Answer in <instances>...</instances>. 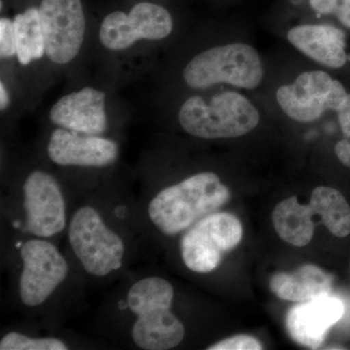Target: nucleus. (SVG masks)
Segmentation results:
<instances>
[{
    "mask_svg": "<svg viewBox=\"0 0 350 350\" xmlns=\"http://www.w3.org/2000/svg\"><path fill=\"white\" fill-rule=\"evenodd\" d=\"M230 198L217 174L202 172L161 191L149 204V217L163 234L174 236L215 213Z\"/></svg>",
    "mask_w": 350,
    "mask_h": 350,
    "instance_id": "nucleus-1",
    "label": "nucleus"
},
{
    "mask_svg": "<svg viewBox=\"0 0 350 350\" xmlns=\"http://www.w3.org/2000/svg\"><path fill=\"white\" fill-rule=\"evenodd\" d=\"M174 295L172 284L158 276L144 278L131 287L128 305L137 317L131 336L140 349H172L183 340V324L170 312Z\"/></svg>",
    "mask_w": 350,
    "mask_h": 350,
    "instance_id": "nucleus-2",
    "label": "nucleus"
},
{
    "mask_svg": "<svg viewBox=\"0 0 350 350\" xmlns=\"http://www.w3.org/2000/svg\"><path fill=\"white\" fill-rule=\"evenodd\" d=\"M178 119L189 135L218 139L247 135L259 124L260 113L243 94L223 92L208 100L191 96L181 105Z\"/></svg>",
    "mask_w": 350,
    "mask_h": 350,
    "instance_id": "nucleus-3",
    "label": "nucleus"
},
{
    "mask_svg": "<svg viewBox=\"0 0 350 350\" xmlns=\"http://www.w3.org/2000/svg\"><path fill=\"white\" fill-rule=\"evenodd\" d=\"M183 77L192 89L229 84L252 90L261 84L264 68L252 46L232 43L211 48L193 57L184 68Z\"/></svg>",
    "mask_w": 350,
    "mask_h": 350,
    "instance_id": "nucleus-4",
    "label": "nucleus"
},
{
    "mask_svg": "<svg viewBox=\"0 0 350 350\" xmlns=\"http://www.w3.org/2000/svg\"><path fill=\"white\" fill-rule=\"evenodd\" d=\"M69 243L87 273L105 276L122 267L123 241L91 206L78 209L68 230Z\"/></svg>",
    "mask_w": 350,
    "mask_h": 350,
    "instance_id": "nucleus-5",
    "label": "nucleus"
},
{
    "mask_svg": "<svg viewBox=\"0 0 350 350\" xmlns=\"http://www.w3.org/2000/svg\"><path fill=\"white\" fill-rule=\"evenodd\" d=\"M243 234V225L234 214H209L193 225L182 238L184 264L195 273H211L220 265L224 253L239 245Z\"/></svg>",
    "mask_w": 350,
    "mask_h": 350,
    "instance_id": "nucleus-6",
    "label": "nucleus"
},
{
    "mask_svg": "<svg viewBox=\"0 0 350 350\" xmlns=\"http://www.w3.org/2000/svg\"><path fill=\"white\" fill-rule=\"evenodd\" d=\"M174 22L167 9L150 2H140L131 12L110 13L100 29V42L107 49L122 51L140 40H160L169 36Z\"/></svg>",
    "mask_w": 350,
    "mask_h": 350,
    "instance_id": "nucleus-7",
    "label": "nucleus"
},
{
    "mask_svg": "<svg viewBox=\"0 0 350 350\" xmlns=\"http://www.w3.org/2000/svg\"><path fill=\"white\" fill-rule=\"evenodd\" d=\"M38 9L46 56L55 64L72 61L81 49L86 29L81 0H42Z\"/></svg>",
    "mask_w": 350,
    "mask_h": 350,
    "instance_id": "nucleus-8",
    "label": "nucleus"
},
{
    "mask_svg": "<svg viewBox=\"0 0 350 350\" xmlns=\"http://www.w3.org/2000/svg\"><path fill=\"white\" fill-rule=\"evenodd\" d=\"M24 269L20 278V297L25 306L43 304L66 280L68 262L54 244L31 239L22 246Z\"/></svg>",
    "mask_w": 350,
    "mask_h": 350,
    "instance_id": "nucleus-9",
    "label": "nucleus"
},
{
    "mask_svg": "<svg viewBox=\"0 0 350 350\" xmlns=\"http://www.w3.org/2000/svg\"><path fill=\"white\" fill-rule=\"evenodd\" d=\"M24 192L25 231L41 238H50L63 231L66 204L54 177L36 170L27 177Z\"/></svg>",
    "mask_w": 350,
    "mask_h": 350,
    "instance_id": "nucleus-10",
    "label": "nucleus"
},
{
    "mask_svg": "<svg viewBox=\"0 0 350 350\" xmlns=\"http://www.w3.org/2000/svg\"><path fill=\"white\" fill-rule=\"evenodd\" d=\"M333 80L324 71H306L293 84L278 88L276 100L290 118L300 123H312L329 110Z\"/></svg>",
    "mask_w": 350,
    "mask_h": 350,
    "instance_id": "nucleus-11",
    "label": "nucleus"
},
{
    "mask_svg": "<svg viewBox=\"0 0 350 350\" xmlns=\"http://www.w3.org/2000/svg\"><path fill=\"white\" fill-rule=\"evenodd\" d=\"M118 152L113 140L64 128L53 131L48 144L51 161L59 165L107 167L116 161Z\"/></svg>",
    "mask_w": 350,
    "mask_h": 350,
    "instance_id": "nucleus-12",
    "label": "nucleus"
},
{
    "mask_svg": "<svg viewBox=\"0 0 350 350\" xmlns=\"http://www.w3.org/2000/svg\"><path fill=\"white\" fill-rule=\"evenodd\" d=\"M344 305L327 295L292 306L286 315V328L292 340L303 347L319 349L332 326L344 314Z\"/></svg>",
    "mask_w": 350,
    "mask_h": 350,
    "instance_id": "nucleus-13",
    "label": "nucleus"
},
{
    "mask_svg": "<svg viewBox=\"0 0 350 350\" xmlns=\"http://www.w3.org/2000/svg\"><path fill=\"white\" fill-rule=\"evenodd\" d=\"M50 120L66 130L103 135L107 126L105 94L94 88H84L66 94L51 108Z\"/></svg>",
    "mask_w": 350,
    "mask_h": 350,
    "instance_id": "nucleus-14",
    "label": "nucleus"
},
{
    "mask_svg": "<svg viewBox=\"0 0 350 350\" xmlns=\"http://www.w3.org/2000/svg\"><path fill=\"white\" fill-rule=\"evenodd\" d=\"M287 39L297 50L322 66L340 68L347 61L345 34L328 25H301L290 29Z\"/></svg>",
    "mask_w": 350,
    "mask_h": 350,
    "instance_id": "nucleus-15",
    "label": "nucleus"
},
{
    "mask_svg": "<svg viewBox=\"0 0 350 350\" xmlns=\"http://www.w3.org/2000/svg\"><path fill=\"white\" fill-rule=\"evenodd\" d=\"M332 280V275L319 267L305 265L291 273H275L269 287L282 300L303 303L330 295Z\"/></svg>",
    "mask_w": 350,
    "mask_h": 350,
    "instance_id": "nucleus-16",
    "label": "nucleus"
},
{
    "mask_svg": "<svg viewBox=\"0 0 350 350\" xmlns=\"http://www.w3.org/2000/svg\"><path fill=\"white\" fill-rule=\"evenodd\" d=\"M314 211L310 204H299L297 197L282 200L273 213V223L278 236L291 245H308L314 234L312 217Z\"/></svg>",
    "mask_w": 350,
    "mask_h": 350,
    "instance_id": "nucleus-17",
    "label": "nucleus"
},
{
    "mask_svg": "<svg viewBox=\"0 0 350 350\" xmlns=\"http://www.w3.org/2000/svg\"><path fill=\"white\" fill-rule=\"evenodd\" d=\"M315 216L321 218L322 223L337 238H345L350 234V206L345 196L337 189L315 188L310 202Z\"/></svg>",
    "mask_w": 350,
    "mask_h": 350,
    "instance_id": "nucleus-18",
    "label": "nucleus"
},
{
    "mask_svg": "<svg viewBox=\"0 0 350 350\" xmlns=\"http://www.w3.org/2000/svg\"><path fill=\"white\" fill-rule=\"evenodd\" d=\"M17 39V57L27 66L45 54V42L39 9L31 7L13 20Z\"/></svg>",
    "mask_w": 350,
    "mask_h": 350,
    "instance_id": "nucleus-19",
    "label": "nucleus"
},
{
    "mask_svg": "<svg viewBox=\"0 0 350 350\" xmlns=\"http://www.w3.org/2000/svg\"><path fill=\"white\" fill-rule=\"evenodd\" d=\"M63 340L56 338H29L17 332H10L1 338V350H66Z\"/></svg>",
    "mask_w": 350,
    "mask_h": 350,
    "instance_id": "nucleus-20",
    "label": "nucleus"
},
{
    "mask_svg": "<svg viewBox=\"0 0 350 350\" xmlns=\"http://www.w3.org/2000/svg\"><path fill=\"white\" fill-rule=\"evenodd\" d=\"M342 138L336 144L335 153L340 162L350 169V94L338 111Z\"/></svg>",
    "mask_w": 350,
    "mask_h": 350,
    "instance_id": "nucleus-21",
    "label": "nucleus"
},
{
    "mask_svg": "<svg viewBox=\"0 0 350 350\" xmlns=\"http://www.w3.org/2000/svg\"><path fill=\"white\" fill-rule=\"evenodd\" d=\"M310 4L315 12L335 16L350 29V0H310Z\"/></svg>",
    "mask_w": 350,
    "mask_h": 350,
    "instance_id": "nucleus-22",
    "label": "nucleus"
},
{
    "mask_svg": "<svg viewBox=\"0 0 350 350\" xmlns=\"http://www.w3.org/2000/svg\"><path fill=\"white\" fill-rule=\"evenodd\" d=\"M17 55V39L13 21L1 18L0 20V56L8 59Z\"/></svg>",
    "mask_w": 350,
    "mask_h": 350,
    "instance_id": "nucleus-23",
    "label": "nucleus"
},
{
    "mask_svg": "<svg viewBox=\"0 0 350 350\" xmlns=\"http://www.w3.org/2000/svg\"><path fill=\"white\" fill-rule=\"evenodd\" d=\"M262 345L257 338L250 336L239 335L228 338L211 345L208 350H261Z\"/></svg>",
    "mask_w": 350,
    "mask_h": 350,
    "instance_id": "nucleus-24",
    "label": "nucleus"
},
{
    "mask_svg": "<svg viewBox=\"0 0 350 350\" xmlns=\"http://www.w3.org/2000/svg\"><path fill=\"white\" fill-rule=\"evenodd\" d=\"M9 103H10L9 94L7 93V90L3 83L1 82L0 83V108H1V110L6 109Z\"/></svg>",
    "mask_w": 350,
    "mask_h": 350,
    "instance_id": "nucleus-25",
    "label": "nucleus"
},
{
    "mask_svg": "<svg viewBox=\"0 0 350 350\" xmlns=\"http://www.w3.org/2000/svg\"><path fill=\"white\" fill-rule=\"evenodd\" d=\"M120 308H122V310H125L126 306H129L128 304H125V301H121V303H119Z\"/></svg>",
    "mask_w": 350,
    "mask_h": 350,
    "instance_id": "nucleus-26",
    "label": "nucleus"
},
{
    "mask_svg": "<svg viewBox=\"0 0 350 350\" xmlns=\"http://www.w3.org/2000/svg\"><path fill=\"white\" fill-rule=\"evenodd\" d=\"M13 226L15 228H20V226H21L20 221H15V222L13 223Z\"/></svg>",
    "mask_w": 350,
    "mask_h": 350,
    "instance_id": "nucleus-27",
    "label": "nucleus"
},
{
    "mask_svg": "<svg viewBox=\"0 0 350 350\" xmlns=\"http://www.w3.org/2000/svg\"><path fill=\"white\" fill-rule=\"evenodd\" d=\"M23 245H24V244H23L22 241H18V243H16V247L17 248H22Z\"/></svg>",
    "mask_w": 350,
    "mask_h": 350,
    "instance_id": "nucleus-28",
    "label": "nucleus"
}]
</instances>
